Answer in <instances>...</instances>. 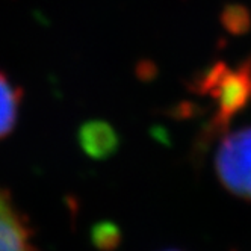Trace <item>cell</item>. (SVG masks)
Instances as JSON below:
<instances>
[{
	"mask_svg": "<svg viewBox=\"0 0 251 251\" xmlns=\"http://www.w3.org/2000/svg\"><path fill=\"white\" fill-rule=\"evenodd\" d=\"M215 171L228 192L251 200V127L226 135L215 154Z\"/></svg>",
	"mask_w": 251,
	"mask_h": 251,
	"instance_id": "cell-1",
	"label": "cell"
},
{
	"mask_svg": "<svg viewBox=\"0 0 251 251\" xmlns=\"http://www.w3.org/2000/svg\"><path fill=\"white\" fill-rule=\"evenodd\" d=\"M0 251H38L27 218L9 191L0 188Z\"/></svg>",
	"mask_w": 251,
	"mask_h": 251,
	"instance_id": "cell-2",
	"label": "cell"
},
{
	"mask_svg": "<svg viewBox=\"0 0 251 251\" xmlns=\"http://www.w3.org/2000/svg\"><path fill=\"white\" fill-rule=\"evenodd\" d=\"M22 99V89L3 71H0V139L6 138L15 129Z\"/></svg>",
	"mask_w": 251,
	"mask_h": 251,
	"instance_id": "cell-3",
	"label": "cell"
}]
</instances>
